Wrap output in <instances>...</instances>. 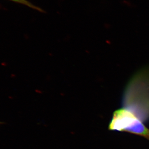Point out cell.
<instances>
[{
    "label": "cell",
    "instance_id": "1",
    "mask_svg": "<svg viewBox=\"0 0 149 149\" xmlns=\"http://www.w3.org/2000/svg\"><path fill=\"white\" fill-rule=\"evenodd\" d=\"M110 130L125 131L148 138L149 130L141 120L125 108L116 111L110 123Z\"/></svg>",
    "mask_w": 149,
    "mask_h": 149
},
{
    "label": "cell",
    "instance_id": "2",
    "mask_svg": "<svg viewBox=\"0 0 149 149\" xmlns=\"http://www.w3.org/2000/svg\"><path fill=\"white\" fill-rule=\"evenodd\" d=\"M18 1L19 2V3H22L23 4H27V2L25 1V0H18Z\"/></svg>",
    "mask_w": 149,
    "mask_h": 149
},
{
    "label": "cell",
    "instance_id": "3",
    "mask_svg": "<svg viewBox=\"0 0 149 149\" xmlns=\"http://www.w3.org/2000/svg\"><path fill=\"white\" fill-rule=\"evenodd\" d=\"M9 1H12L16 2L19 3L18 0H9Z\"/></svg>",
    "mask_w": 149,
    "mask_h": 149
},
{
    "label": "cell",
    "instance_id": "4",
    "mask_svg": "<svg viewBox=\"0 0 149 149\" xmlns=\"http://www.w3.org/2000/svg\"><path fill=\"white\" fill-rule=\"evenodd\" d=\"M148 139H149V133L148 136Z\"/></svg>",
    "mask_w": 149,
    "mask_h": 149
},
{
    "label": "cell",
    "instance_id": "5",
    "mask_svg": "<svg viewBox=\"0 0 149 149\" xmlns=\"http://www.w3.org/2000/svg\"><path fill=\"white\" fill-rule=\"evenodd\" d=\"M1 123H1V122H0V124H1Z\"/></svg>",
    "mask_w": 149,
    "mask_h": 149
}]
</instances>
